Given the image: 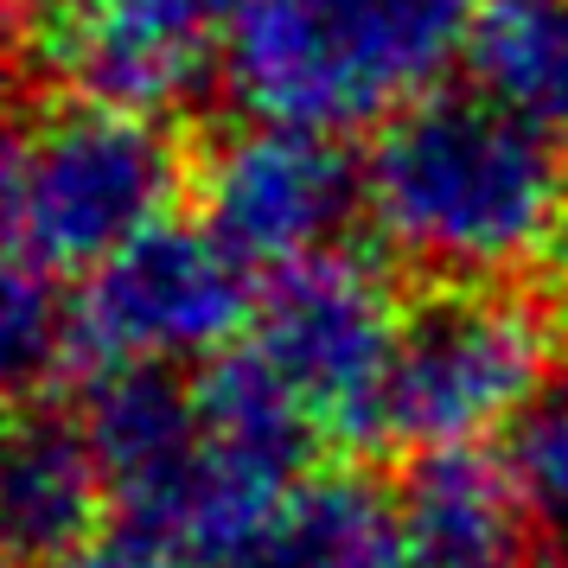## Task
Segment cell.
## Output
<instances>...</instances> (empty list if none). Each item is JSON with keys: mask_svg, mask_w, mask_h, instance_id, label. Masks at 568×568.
Masks as SVG:
<instances>
[{"mask_svg": "<svg viewBox=\"0 0 568 568\" xmlns=\"http://www.w3.org/2000/svg\"><path fill=\"white\" fill-rule=\"evenodd\" d=\"M364 211L389 250L422 268L498 282L562 243V141L486 90H435L384 122L364 160Z\"/></svg>", "mask_w": 568, "mask_h": 568, "instance_id": "cell-1", "label": "cell"}, {"mask_svg": "<svg viewBox=\"0 0 568 568\" xmlns=\"http://www.w3.org/2000/svg\"><path fill=\"white\" fill-rule=\"evenodd\" d=\"M479 0H231L224 78L256 122H396L473 52Z\"/></svg>", "mask_w": 568, "mask_h": 568, "instance_id": "cell-2", "label": "cell"}, {"mask_svg": "<svg viewBox=\"0 0 568 568\" xmlns=\"http://www.w3.org/2000/svg\"><path fill=\"white\" fill-rule=\"evenodd\" d=\"M180 185V141L160 115L103 103H58L20 129L7 160L13 262L45 275H97L115 250L166 224Z\"/></svg>", "mask_w": 568, "mask_h": 568, "instance_id": "cell-3", "label": "cell"}, {"mask_svg": "<svg viewBox=\"0 0 568 568\" xmlns=\"http://www.w3.org/2000/svg\"><path fill=\"white\" fill-rule=\"evenodd\" d=\"M556 377V333L537 301L491 282H454L403 307L384 377V440L415 454L479 447Z\"/></svg>", "mask_w": 568, "mask_h": 568, "instance_id": "cell-4", "label": "cell"}, {"mask_svg": "<svg viewBox=\"0 0 568 568\" xmlns=\"http://www.w3.org/2000/svg\"><path fill=\"white\" fill-rule=\"evenodd\" d=\"M256 345L282 371V384L313 409L338 440H384V377L396 358L403 307L384 268L358 250L287 262L256 294Z\"/></svg>", "mask_w": 568, "mask_h": 568, "instance_id": "cell-5", "label": "cell"}, {"mask_svg": "<svg viewBox=\"0 0 568 568\" xmlns=\"http://www.w3.org/2000/svg\"><path fill=\"white\" fill-rule=\"evenodd\" d=\"M78 364H180L231 352V333L256 313L250 268L205 224H154L129 250L83 275Z\"/></svg>", "mask_w": 568, "mask_h": 568, "instance_id": "cell-6", "label": "cell"}, {"mask_svg": "<svg viewBox=\"0 0 568 568\" xmlns=\"http://www.w3.org/2000/svg\"><path fill=\"white\" fill-rule=\"evenodd\" d=\"M205 231L243 268H287L338 250L345 224L364 205V166L338 134L250 122L211 148L199 173Z\"/></svg>", "mask_w": 568, "mask_h": 568, "instance_id": "cell-7", "label": "cell"}, {"mask_svg": "<svg viewBox=\"0 0 568 568\" xmlns=\"http://www.w3.org/2000/svg\"><path fill=\"white\" fill-rule=\"evenodd\" d=\"M27 39L78 103L166 115L224 71L231 0H71Z\"/></svg>", "mask_w": 568, "mask_h": 568, "instance_id": "cell-8", "label": "cell"}, {"mask_svg": "<svg viewBox=\"0 0 568 568\" xmlns=\"http://www.w3.org/2000/svg\"><path fill=\"white\" fill-rule=\"evenodd\" d=\"M78 422L109 479V505H115V524H122L115 537H141L173 505V491L192 479V466L205 454L199 384L173 377V364L90 371Z\"/></svg>", "mask_w": 568, "mask_h": 568, "instance_id": "cell-9", "label": "cell"}, {"mask_svg": "<svg viewBox=\"0 0 568 568\" xmlns=\"http://www.w3.org/2000/svg\"><path fill=\"white\" fill-rule=\"evenodd\" d=\"M396 511H403L409 568H491L530 556L524 549L530 517L505 479V460L479 447L422 454L396 491Z\"/></svg>", "mask_w": 568, "mask_h": 568, "instance_id": "cell-10", "label": "cell"}, {"mask_svg": "<svg viewBox=\"0 0 568 568\" xmlns=\"http://www.w3.org/2000/svg\"><path fill=\"white\" fill-rule=\"evenodd\" d=\"M109 505V479L78 415L20 409L7 440V542L20 568L52 562L64 549L97 542V517Z\"/></svg>", "mask_w": 568, "mask_h": 568, "instance_id": "cell-11", "label": "cell"}, {"mask_svg": "<svg viewBox=\"0 0 568 568\" xmlns=\"http://www.w3.org/2000/svg\"><path fill=\"white\" fill-rule=\"evenodd\" d=\"M217 568H409L403 511L364 473H320Z\"/></svg>", "mask_w": 568, "mask_h": 568, "instance_id": "cell-12", "label": "cell"}, {"mask_svg": "<svg viewBox=\"0 0 568 568\" xmlns=\"http://www.w3.org/2000/svg\"><path fill=\"white\" fill-rule=\"evenodd\" d=\"M473 78L542 134H568V0H491L473 27Z\"/></svg>", "mask_w": 568, "mask_h": 568, "instance_id": "cell-13", "label": "cell"}, {"mask_svg": "<svg viewBox=\"0 0 568 568\" xmlns=\"http://www.w3.org/2000/svg\"><path fill=\"white\" fill-rule=\"evenodd\" d=\"M0 358L20 396L58 384V371L78 364V301H64L58 275L13 262L0 294Z\"/></svg>", "mask_w": 568, "mask_h": 568, "instance_id": "cell-14", "label": "cell"}, {"mask_svg": "<svg viewBox=\"0 0 568 568\" xmlns=\"http://www.w3.org/2000/svg\"><path fill=\"white\" fill-rule=\"evenodd\" d=\"M498 460H505V479H511L524 517L549 542H568V371H556L511 415Z\"/></svg>", "mask_w": 568, "mask_h": 568, "instance_id": "cell-15", "label": "cell"}, {"mask_svg": "<svg viewBox=\"0 0 568 568\" xmlns=\"http://www.w3.org/2000/svg\"><path fill=\"white\" fill-rule=\"evenodd\" d=\"M32 568H160L154 556H141L134 542L109 537V542H83V549H64L52 562H32Z\"/></svg>", "mask_w": 568, "mask_h": 568, "instance_id": "cell-16", "label": "cell"}, {"mask_svg": "<svg viewBox=\"0 0 568 568\" xmlns=\"http://www.w3.org/2000/svg\"><path fill=\"white\" fill-rule=\"evenodd\" d=\"M71 0H20V20H27V32L39 27V20H52V13H64Z\"/></svg>", "mask_w": 568, "mask_h": 568, "instance_id": "cell-17", "label": "cell"}, {"mask_svg": "<svg viewBox=\"0 0 568 568\" xmlns=\"http://www.w3.org/2000/svg\"><path fill=\"white\" fill-rule=\"evenodd\" d=\"M556 262H562V282H568V231H562V243H556Z\"/></svg>", "mask_w": 568, "mask_h": 568, "instance_id": "cell-18", "label": "cell"}]
</instances>
